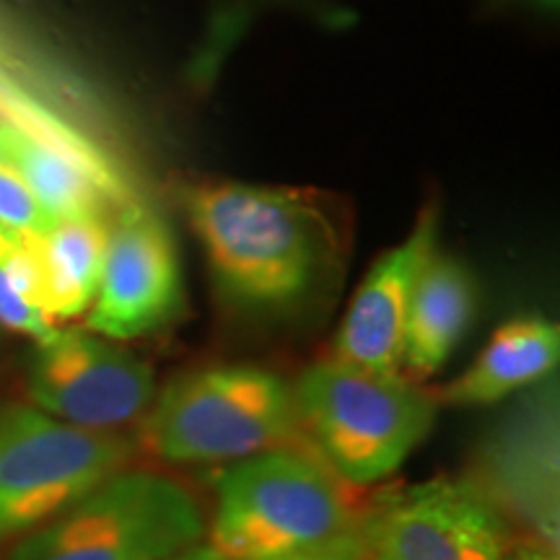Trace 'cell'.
I'll use <instances>...</instances> for the list:
<instances>
[{
	"mask_svg": "<svg viewBox=\"0 0 560 560\" xmlns=\"http://www.w3.org/2000/svg\"><path fill=\"white\" fill-rule=\"evenodd\" d=\"M185 210L221 296L244 310L299 304L330 252L325 213L304 190L202 182L187 190Z\"/></svg>",
	"mask_w": 560,
	"mask_h": 560,
	"instance_id": "cell-1",
	"label": "cell"
},
{
	"mask_svg": "<svg viewBox=\"0 0 560 560\" xmlns=\"http://www.w3.org/2000/svg\"><path fill=\"white\" fill-rule=\"evenodd\" d=\"M301 433L312 439L335 478L371 486L402 467L423 444L439 405L400 371H371L330 359L301 374Z\"/></svg>",
	"mask_w": 560,
	"mask_h": 560,
	"instance_id": "cell-2",
	"label": "cell"
},
{
	"mask_svg": "<svg viewBox=\"0 0 560 560\" xmlns=\"http://www.w3.org/2000/svg\"><path fill=\"white\" fill-rule=\"evenodd\" d=\"M143 444L172 465L236 462L301 436L293 387L268 369L223 363L187 371L153 397Z\"/></svg>",
	"mask_w": 560,
	"mask_h": 560,
	"instance_id": "cell-3",
	"label": "cell"
},
{
	"mask_svg": "<svg viewBox=\"0 0 560 560\" xmlns=\"http://www.w3.org/2000/svg\"><path fill=\"white\" fill-rule=\"evenodd\" d=\"M355 522L327 465L299 446L231 462L215 480L208 545L229 560H262L338 535Z\"/></svg>",
	"mask_w": 560,
	"mask_h": 560,
	"instance_id": "cell-4",
	"label": "cell"
},
{
	"mask_svg": "<svg viewBox=\"0 0 560 560\" xmlns=\"http://www.w3.org/2000/svg\"><path fill=\"white\" fill-rule=\"evenodd\" d=\"M206 527L182 482L122 467L24 535L5 560H170L198 545Z\"/></svg>",
	"mask_w": 560,
	"mask_h": 560,
	"instance_id": "cell-5",
	"label": "cell"
},
{
	"mask_svg": "<svg viewBox=\"0 0 560 560\" xmlns=\"http://www.w3.org/2000/svg\"><path fill=\"white\" fill-rule=\"evenodd\" d=\"M122 436L75 429L34 405H0V542L24 537L128 467Z\"/></svg>",
	"mask_w": 560,
	"mask_h": 560,
	"instance_id": "cell-6",
	"label": "cell"
},
{
	"mask_svg": "<svg viewBox=\"0 0 560 560\" xmlns=\"http://www.w3.org/2000/svg\"><path fill=\"white\" fill-rule=\"evenodd\" d=\"M475 488L506 524L532 540L560 548V392L556 374L522 397L490 425L472 457Z\"/></svg>",
	"mask_w": 560,
	"mask_h": 560,
	"instance_id": "cell-7",
	"label": "cell"
},
{
	"mask_svg": "<svg viewBox=\"0 0 560 560\" xmlns=\"http://www.w3.org/2000/svg\"><path fill=\"white\" fill-rule=\"evenodd\" d=\"M26 392L34 408L75 425L109 433L151 408L153 369L96 332L55 330L37 342Z\"/></svg>",
	"mask_w": 560,
	"mask_h": 560,
	"instance_id": "cell-8",
	"label": "cell"
},
{
	"mask_svg": "<svg viewBox=\"0 0 560 560\" xmlns=\"http://www.w3.org/2000/svg\"><path fill=\"white\" fill-rule=\"evenodd\" d=\"M182 310L185 285L170 223L156 210L128 202L109 229L86 325L107 340H136L170 327Z\"/></svg>",
	"mask_w": 560,
	"mask_h": 560,
	"instance_id": "cell-9",
	"label": "cell"
},
{
	"mask_svg": "<svg viewBox=\"0 0 560 560\" xmlns=\"http://www.w3.org/2000/svg\"><path fill=\"white\" fill-rule=\"evenodd\" d=\"M371 520L374 560H503L509 524L470 480L408 488Z\"/></svg>",
	"mask_w": 560,
	"mask_h": 560,
	"instance_id": "cell-10",
	"label": "cell"
},
{
	"mask_svg": "<svg viewBox=\"0 0 560 560\" xmlns=\"http://www.w3.org/2000/svg\"><path fill=\"white\" fill-rule=\"evenodd\" d=\"M436 249V210L423 208L408 240L384 252L363 278L335 338V359L371 371H400L412 291Z\"/></svg>",
	"mask_w": 560,
	"mask_h": 560,
	"instance_id": "cell-11",
	"label": "cell"
},
{
	"mask_svg": "<svg viewBox=\"0 0 560 560\" xmlns=\"http://www.w3.org/2000/svg\"><path fill=\"white\" fill-rule=\"evenodd\" d=\"M0 156L24 177L52 221L104 219L112 206H128L120 179L94 149H75L0 117Z\"/></svg>",
	"mask_w": 560,
	"mask_h": 560,
	"instance_id": "cell-12",
	"label": "cell"
},
{
	"mask_svg": "<svg viewBox=\"0 0 560 560\" xmlns=\"http://www.w3.org/2000/svg\"><path fill=\"white\" fill-rule=\"evenodd\" d=\"M478 312V283L457 257L433 252L412 291L405 319L402 366L431 376L452 359Z\"/></svg>",
	"mask_w": 560,
	"mask_h": 560,
	"instance_id": "cell-13",
	"label": "cell"
},
{
	"mask_svg": "<svg viewBox=\"0 0 560 560\" xmlns=\"http://www.w3.org/2000/svg\"><path fill=\"white\" fill-rule=\"evenodd\" d=\"M560 330L545 317L503 322L472 366L441 392V400L462 408H482L524 392L556 374Z\"/></svg>",
	"mask_w": 560,
	"mask_h": 560,
	"instance_id": "cell-14",
	"label": "cell"
},
{
	"mask_svg": "<svg viewBox=\"0 0 560 560\" xmlns=\"http://www.w3.org/2000/svg\"><path fill=\"white\" fill-rule=\"evenodd\" d=\"M107 221L96 215L55 221L45 234L34 236L45 310L55 325L81 317L94 304L107 255Z\"/></svg>",
	"mask_w": 560,
	"mask_h": 560,
	"instance_id": "cell-15",
	"label": "cell"
},
{
	"mask_svg": "<svg viewBox=\"0 0 560 560\" xmlns=\"http://www.w3.org/2000/svg\"><path fill=\"white\" fill-rule=\"evenodd\" d=\"M0 325L34 342L47 340L58 325L47 317L34 234L0 226Z\"/></svg>",
	"mask_w": 560,
	"mask_h": 560,
	"instance_id": "cell-16",
	"label": "cell"
},
{
	"mask_svg": "<svg viewBox=\"0 0 560 560\" xmlns=\"http://www.w3.org/2000/svg\"><path fill=\"white\" fill-rule=\"evenodd\" d=\"M52 223V215L39 206L24 177L0 156V226L39 236Z\"/></svg>",
	"mask_w": 560,
	"mask_h": 560,
	"instance_id": "cell-17",
	"label": "cell"
},
{
	"mask_svg": "<svg viewBox=\"0 0 560 560\" xmlns=\"http://www.w3.org/2000/svg\"><path fill=\"white\" fill-rule=\"evenodd\" d=\"M262 560H374L371 520H355L348 529L327 537V540Z\"/></svg>",
	"mask_w": 560,
	"mask_h": 560,
	"instance_id": "cell-18",
	"label": "cell"
},
{
	"mask_svg": "<svg viewBox=\"0 0 560 560\" xmlns=\"http://www.w3.org/2000/svg\"><path fill=\"white\" fill-rule=\"evenodd\" d=\"M503 560H560V558H558V550H550L548 545L529 540V542L509 545Z\"/></svg>",
	"mask_w": 560,
	"mask_h": 560,
	"instance_id": "cell-19",
	"label": "cell"
},
{
	"mask_svg": "<svg viewBox=\"0 0 560 560\" xmlns=\"http://www.w3.org/2000/svg\"><path fill=\"white\" fill-rule=\"evenodd\" d=\"M32 100L24 94V91H19L16 86H11V83H5L0 79V117H11L16 115L21 109V104H30Z\"/></svg>",
	"mask_w": 560,
	"mask_h": 560,
	"instance_id": "cell-20",
	"label": "cell"
},
{
	"mask_svg": "<svg viewBox=\"0 0 560 560\" xmlns=\"http://www.w3.org/2000/svg\"><path fill=\"white\" fill-rule=\"evenodd\" d=\"M170 560H229V558H223L221 552L210 548L208 542H198V545H192V548L177 552V556Z\"/></svg>",
	"mask_w": 560,
	"mask_h": 560,
	"instance_id": "cell-21",
	"label": "cell"
},
{
	"mask_svg": "<svg viewBox=\"0 0 560 560\" xmlns=\"http://www.w3.org/2000/svg\"><path fill=\"white\" fill-rule=\"evenodd\" d=\"M545 3H548V5L552 3V5H556V3H558V0H545Z\"/></svg>",
	"mask_w": 560,
	"mask_h": 560,
	"instance_id": "cell-22",
	"label": "cell"
}]
</instances>
